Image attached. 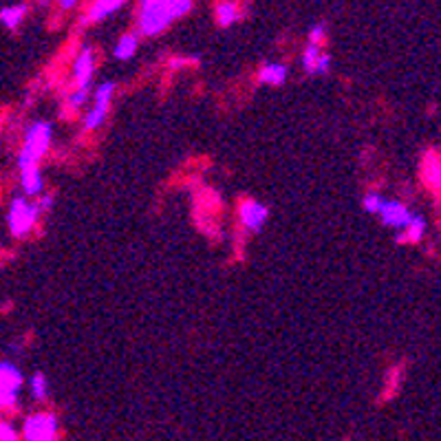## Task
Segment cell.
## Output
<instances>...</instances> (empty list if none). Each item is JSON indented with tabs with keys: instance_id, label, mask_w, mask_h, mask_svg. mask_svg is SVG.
Here are the masks:
<instances>
[{
	"instance_id": "6da1fadb",
	"label": "cell",
	"mask_w": 441,
	"mask_h": 441,
	"mask_svg": "<svg viewBox=\"0 0 441 441\" xmlns=\"http://www.w3.org/2000/svg\"><path fill=\"white\" fill-rule=\"evenodd\" d=\"M192 0H141L137 36H157L190 11Z\"/></svg>"
},
{
	"instance_id": "7a4b0ae2",
	"label": "cell",
	"mask_w": 441,
	"mask_h": 441,
	"mask_svg": "<svg viewBox=\"0 0 441 441\" xmlns=\"http://www.w3.org/2000/svg\"><path fill=\"white\" fill-rule=\"evenodd\" d=\"M51 141H53V126L51 122H44V120H36L31 122L25 130V137H23V146H20V153H18V172H27V170H34V168H40V161L46 157L49 148H51Z\"/></svg>"
},
{
	"instance_id": "3957f363",
	"label": "cell",
	"mask_w": 441,
	"mask_h": 441,
	"mask_svg": "<svg viewBox=\"0 0 441 441\" xmlns=\"http://www.w3.org/2000/svg\"><path fill=\"white\" fill-rule=\"evenodd\" d=\"M44 212L40 210V203L25 197V194H15L7 210V227L13 238H25L36 230Z\"/></svg>"
},
{
	"instance_id": "277c9868",
	"label": "cell",
	"mask_w": 441,
	"mask_h": 441,
	"mask_svg": "<svg viewBox=\"0 0 441 441\" xmlns=\"http://www.w3.org/2000/svg\"><path fill=\"white\" fill-rule=\"evenodd\" d=\"M115 82H102L100 87L93 91V102H91V108L87 110L84 120H82V130L84 133H95V130H100L108 117L110 113V104L115 100Z\"/></svg>"
},
{
	"instance_id": "5b68a950",
	"label": "cell",
	"mask_w": 441,
	"mask_h": 441,
	"mask_svg": "<svg viewBox=\"0 0 441 441\" xmlns=\"http://www.w3.org/2000/svg\"><path fill=\"white\" fill-rule=\"evenodd\" d=\"M20 437H23V441H58V437H60L58 415L49 413V411L29 415L23 421Z\"/></svg>"
},
{
	"instance_id": "8992f818",
	"label": "cell",
	"mask_w": 441,
	"mask_h": 441,
	"mask_svg": "<svg viewBox=\"0 0 441 441\" xmlns=\"http://www.w3.org/2000/svg\"><path fill=\"white\" fill-rule=\"evenodd\" d=\"M23 386V371L9 360H0V411H11V408L18 406Z\"/></svg>"
},
{
	"instance_id": "52a82bcc",
	"label": "cell",
	"mask_w": 441,
	"mask_h": 441,
	"mask_svg": "<svg viewBox=\"0 0 441 441\" xmlns=\"http://www.w3.org/2000/svg\"><path fill=\"white\" fill-rule=\"evenodd\" d=\"M238 221L241 227L250 234H258L269 221V210L256 199H243L238 203Z\"/></svg>"
},
{
	"instance_id": "ba28073f",
	"label": "cell",
	"mask_w": 441,
	"mask_h": 441,
	"mask_svg": "<svg viewBox=\"0 0 441 441\" xmlns=\"http://www.w3.org/2000/svg\"><path fill=\"white\" fill-rule=\"evenodd\" d=\"M95 77V53L91 46H84L73 64V89H91Z\"/></svg>"
},
{
	"instance_id": "9c48e42d",
	"label": "cell",
	"mask_w": 441,
	"mask_h": 441,
	"mask_svg": "<svg viewBox=\"0 0 441 441\" xmlns=\"http://www.w3.org/2000/svg\"><path fill=\"white\" fill-rule=\"evenodd\" d=\"M378 217L382 219L384 225L395 227V230L402 232L404 227L413 221L415 215H411V210H408V207H406L404 203H400V201H384L382 210L378 212Z\"/></svg>"
},
{
	"instance_id": "30bf717a",
	"label": "cell",
	"mask_w": 441,
	"mask_h": 441,
	"mask_svg": "<svg viewBox=\"0 0 441 441\" xmlns=\"http://www.w3.org/2000/svg\"><path fill=\"white\" fill-rule=\"evenodd\" d=\"M287 77H289V69L281 62H267L256 73L258 84H267V87H283Z\"/></svg>"
},
{
	"instance_id": "8fae6325",
	"label": "cell",
	"mask_w": 441,
	"mask_h": 441,
	"mask_svg": "<svg viewBox=\"0 0 441 441\" xmlns=\"http://www.w3.org/2000/svg\"><path fill=\"white\" fill-rule=\"evenodd\" d=\"M122 5H124V0H95L82 23H84V25L102 23L104 18H108L110 13H115Z\"/></svg>"
},
{
	"instance_id": "7c38bea8",
	"label": "cell",
	"mask_w": 441,
	"mask_h": 441,
	"mask_svg": "<svg viewBox=\"0 0 441 441\" xmlns=\"http://www.w3.org/2000/svg\"><path fill=\"white\" fill-rule=\"evenodd\" d=\"M20 188H23V194H25V197H29V199H38L40 194H44L42 170L34 168V170L20 172Z\"/></svg>"
},
{
	"instance_id": "4fadbf2b",
	"label": "cell",
	"mask_w": 441,
	"mask_h": 441,
	"mask_svg": "<svg viewBox=\"0 0 441 441\" xmlns=\"http://www.w3.org/2000/svg\"><path fill=\"white\" fill-rule=\"evenodd\" d=\"M137 46H139V36L135 34H124L115 46H113V56H115L120 62H126V60H133V56L137 53Z\"/></svg>"
},
{
	"instance_id": "5bb4252c",
	"label": "cell",
	"mask_w": 441,
	"mask_h": 441,
	"mask_svg": "<svg viewBox=\"0 0 441 441\" xmlns=\"http://www.w3.org/2000/svg\"><path fill=\"white\" fill-rule=\"evenodd\" d=\"M423 179L435 190H441V157L430 153L423 159Z\"/></svg>"
},
{
	"instance_id": "9a60e30c",
	"label": "cell",
	"mask_w": 441,
	"mask_h": 441,
	"mask_svg": "<svg viewBox=\"0 0 441 441\" xmlns=\"http://www.w3.org/2000/svg\"><path fill=\"white\" fill-rule=\"evenodd\" d=\"M27 18V5H11L0 9V23L5 29H18Z\"/></svg>"
},
{
	"instance_id": "2e32d148",
	"label": "cell",
	"mask_w": 441,
	"mask_h": 441,
	"mask_svg": "<svg viewBox=\"0 0 441 441\" xmlns=\"http://www.w3.org/2000/svg\"><path fill=\"white\" fill-rule=\"evenodd\" d=\"M423 232H426V221H423L421 217H413V221L397 234V238L408 241V243H417V241H421Z\"/></svg>"
},
{
	"instance_id": "e0dca14e",
	"label": "cell",
	"mask_w": 441,
	"mask_h": 441,
	"mask_svg": "<svg viewBox=\"0 0 441 441\" xmlns=\"http://www.w3.org/2000/svg\"><path fill=\"white\" fill-rule=\"evenodd\" d=\"M238 5L232 3V0H225V3H221L217 7V23L221 27H232L236 20H238Z\"/></svg>"
},
{
	"instance_id": "ac0fdd59",
	"label": "cell",
	"mask_w": 441,
	"mask_h": 441,
	"mask_svg": "<svg viewBox=\"0 0 441 441\" xmlns=\"http://www.w3.org/2000/svg\"><path fill=\"white\" fill-rule=\"evenodd\" d=\"M29 390H31V397H34L36 402H44L49 400V380L46 375L42 371L34 373L29 380Z\"/></svg>"
},
{
	"instance_id": "d6986e66",
	"label": "cell",
	"mask_w": 441,
	"mask_h": 441,
	"mask_svg": "<svg viewBox=\"0 0 441 441\" xmlns=\"http://www.w3.org/2000/svg\"><path fill=\"white\" fill-rule=\"evenodd\" d=\"M89 100H91V89H73L67 95V100H64V106H67L69 113H79V108Z\"/></svg>"
},
{
	"instance_id": "ffe728a7",
	"label": "cell",
	"mask_w": 441,
	"mask_h": 441,
	"mask_svg": "<svg viewBox=\"0 0 441 441\" xmlns=\"http://www.w3.org/2000/svg\"><path fill=\"white\" fill-rule=\"evenodd\" d=\"M322 56V46H316V44H307L305 46V53H302V69L314 75L316 73V67H318V60Z\"/></svg>"
},
{
	"instance_id": "44dd1931",
	"label": "cell",
	"mask_w": 441,
	"mask_h": 441,
	"mask_svg": "<svg viewBox=\"0 0 441 441\" xmlns=\"http://www.w3.org/2000/svg\"><path fill=\"white\" fill-rule=\"evenodd\" d=\"M384 197L380 192H366L364 194V199H362V205H364V210L366 212H371V215H378V212L382 210V205H384Z\"/></svg>"
},
{
	"instance_id": "7402d4cb",
	"label": "cell",
	"mask_w": 441,
	"mask_h": 441,
	"mask_svg": "<svg viewBox=\"0 0 441 441\" xmlns=\"http://www.w3.org/2000/svg\"><path fill=\"white\" fill-rule=\"evenodd\" d=\"M0 441H23L20 430L15 428L11 421L0 419Z\"/></svg>"
},
{
	"instance_id": "603a6c76",
	"label": "cell",
	"mask_w": 441,
	"mask_h": 441,
	"mask_svg": "<svg viewBox=\"0 0 441 441\" xmlns=\"http://www.w3.org/2000/svg\"><path fill=\"white\" fill-rule=\"evenodd\" d=\"M326 40V25L324 23H318L309 29V42L307 44H316V46H322Z\"/></svg>"
},
{
	"instance_id": "cb8c5ba5",
	"label": "cell",
	"mask_w": 441,
	"mask_h": 441,
	"mask_svg": "<svg viewBox=\"0 0 441 441\" xmlns=\"http://www.w3.org/2000/svg\"><path fill=\"white\" fill-rule=\"evenodd\" d=\"M77 3H79V0H58V5H60L62 11H71V9H75Z\"/></svg>"
}]
</instances>
